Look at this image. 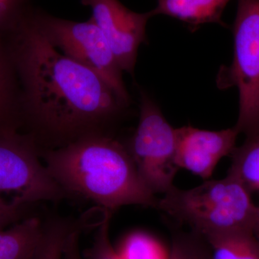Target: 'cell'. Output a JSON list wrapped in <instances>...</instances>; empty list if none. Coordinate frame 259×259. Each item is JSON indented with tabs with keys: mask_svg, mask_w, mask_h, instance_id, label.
I'll return each instance as SVG.
<instances>
[{
	"mask_svg": "<svg viewBox=\"0 0 259 259\" xmlns=\"http://www.w3.org/2000/svg\"><path fill=\"white\" fill-rule=\"evenodd\" d=\"M6 47L0 41V135L18 131L23 122L21 88Z\"/></svg>",
	"mask_w": 259,
	"mask_h": 259,
	"instance_id": "cell-11",
	"label": "cell"
},
{
	"mask_svg": "<svg viewBox=\"0 0 259 259\" xmlns=\"http://www.w3.org/2000/svg\"><path fill=\"white\" fill-rule=\"evenodd\" d=\"M81 3L91 9V20L106 37L121 69L133 74L140 46L147 40L146 25L153 17L151 12L136 13L119 0H81Z\"/></svg>",
	"mask_w": 259,
	"mask_h": 259,
	"instance_id": "cell-8",
	"label": "cell"
},
{
	"mask_svg": "<svg viewBox=\"0 0 259 259\" xmlns=\"http://www.w3.org/2000/svg\"><path fill=\"white\" fill-rule=\"evenodd\" d=\"M40 156L68 196L84 197L110 212L129 204L157 208L158 199L140 176L126 145L106 134L41 150Z\"/></svg>",
	"mask_w": 259,
	"mask_h": 259,
	"instance_id": "cell-2",
	"label": "cell"
},
{
	"mask_svg": "<svg viewBox=\"0 0 259 259\" xmlns=\"http://www.w3.org/2000/svg\"><path fill=\"white\" fill-rule=\"evenodd\" d=\"M5 3H20V2H28V0H0Z\"/></svg>",
	"mask_w": 259,
	"mask_h": 259,
	"instance_id": "cell-22",
	"label": "cell"
},
{
	"mask_svg": "<svg viewBox=\"0 0 259 259\" xmlns=\"http://www.w3.org/2000/svg\"><path fill=\"white\" fill-rule=\"evenodd\" d=\"M32 16L54 47L101 76L128 105L130 96L122 79V70L106 37L91 19L87 22L70 21L33 11Z\"/></svg>",
	"mask_w": 259,
	"mask_h": 259,
	"instance_id": "cell-7",
	"label": "cell"
},
{
	"mask_svg": "<svg viewBox=\"0 0 259 259\" xmlns=\"http://www.w3.org/2000/svg\"><path fill=\"white\" fill-rule=\"evenodd\" d=\"M231 0H157V6L151 10L153 16L163 15L185 23L194 32L202 25L217 23L223 27L225 8Z\"/></svg>",
	"mask_w": 259,
	"mask_h": 259,
	"instance_id": "cell-10",
	"label": "cell"
},
{
	"mask_svg": "<svg viewBox=\"0 0 259 259\" xmlns=\"http://www.w3.org/2000/svg\"><path fill=\"white\" fill-rule=\"evenodd\" d=\"M5 33L21 85L23 122H28L39 147L54 149L104 134L127 106L101 76L59 52L28 8Z\"/></svg>",
	"mask_w": 259,
	"mask_h": 259,
	"instance_id": "cell-1",
	"label": "cell"
},
{
	"mask_svg": "<svg viewBox=\"0 0 259 259\" xmlns=\"http://www.w3.org/2000/svg\"><path fill=\"white\" fill-rule=\"evenodd\" d=\"M68 220L53 218L44 224V235L36 259H61L70 233L81 228Z\"/></svg>",
	"mask_w": 259,
	"mask_h": 259,
	"instance_id": "cell-15",
	"label": "cell"
},
{
	"mask_svg": "<svg viewBox=\"0 0 259 259\" xmlns=\"http://www.w3.org/2000/svg\"><path fill=\"white\" fill-rule=\"evenodd\" d=\"M233 59L220 68V90L236 87L239 113L235 127L250 136L259 131V0H238L233 28Z\"/></svg>",
	"mask_w": 259,
	"mask_h": 259,
	"instance_id": "cell-4",
	"label": "cell"
},
{
	"mask_svg": "<svg viewBox=\"0 0 259 259\" xmlns=\"http://www.w3.org/2000/svg\"><path fill=\"white\" fill-rule=\"evenodd\" d=\"M158 199L157 208L205 237L229 232H255L258 207L241 181L230 174L190 190L174 187Z\"/></svg>",
	"mask_w": 259,
	"mask_h": 259,
	"instance_id": "cell-3",
	"label": "cell"
},
{
	"mask_svg": "<svg viewBox=\"0 0 259 259\" xmlns=\"http://www.w3.org/2000/svg\"><path fill=\"white\" fill-rule=\"evenodd\" d=\"M66 259H81V255L79 252L76 251V250H72L70 251L69 253H66Z\"/></svg>",
	"mask_w": 259,
	"mask_h": 259,
	"instance_id": "cell-21",
	"label": "cell"
},
{
	"mask_svg": "<svg viewBox=\"0 0 259 259\" xmlns=\"http://www.w3.org/2000/svg\"><path fill=\"white\" fill-rule=\"evenodd\" d=\"M239 133L236 127L207 131L184 126L176 129V163L204 181L209 180L218 162L231 155Z\"/></svg>",
	"mask_w": 259,
	"mask_h": 259,
	"instance_id": "cell-9",
	"label": "cell"
},
{
	"mask_svg": "<svg viewBox=\"0 0 259 259\" xmlns=\"http://www.w3.org/2000/svg\"><path fill=\"white\" fill-rule=\"evenodd\" d=\"M204 238L212 259H259V240L254 232L233 231Z\"/></svg>",
	"mask_w": 259,
	"mask_h": 259,
	"instance_id": "cell-14",
	"label": "cell"
},
{
	"mask_svg": "<svg viewBox=\"0 0 259 259\" xmlns=\"http://www.w3.org/2000/svg\"><path fill=\"white\" fill-rule=\"evenodd\" d=\"M167 259H212V253L208 243L199 233L177 232Z\"/></svg>",
	"mask_w": 259,
	"mask_h": 259,
	"instance_id": "cell-17",
	"label": "cell"
},
{
	"mask_svg": "<svg viewBox=\"0 0 259 259\" xmlns=\"http://www.w3.org/2000/svg\"><path fill=\"white\" fill-rule=\"evenodd\" d=\"M44 225L35 218L0 231V259H36Z\"/></svg>",
	"mask_w": 259,
	"mask_h": 259,
	"instance_id": "cell-12",
	"label": "cell"
},
{
	"mask_svg": "<svg viewBox=\"0 0 259 259\" xmlns=\"http://www.w3.org/2000/svg\"><path fill=\"white\" fill-rule=\"evenodd\" d=\"M112 212L105 209V217L98 226L93 245L83 252L87 259H120L110 239Z\"/></svg>",
	"mask_w": 259,
	"mask_h": 259,
	"instance_id": "cell-18",
	"label": "cell"
},
{
	"mask_svg": "<svg viewBox=\"0 0 259 259\" xmlns=\"http://www.w3.org/2000/svg\"><path fill=\"white\" fill-rule=\"evenodd\" d=\"M28 204L0 199V231L18 221Z\"/></svg>",
	"mask_w": 259,
	"mask_h": 259,
	"instance_id": "cell-20",
	"label": "cell"
},
{
	"mask_svg": "<svg viewBox=\"0 0 259 259\" xmlns=\"http://www.w3.org/2000/svg\"><path fill=\"white\" fill-rule=\"evenodd\" d=\"M176 129L147 94L141 93L140 118L127 148L140 176L153 194L173 188L180 168L176 163Z\"/></svg>",
	"mask_w": 259,
	"mask_h": 259,
	"instance_id": "cell-6",
	"label": "cell"
},
{
	"mask_svg": "<svg viewBox=\"0 0 259 259\" xmlns=\"http://www.w3.org/2000/svg\"><path fill=\"white\" fill-rule=\"evenodd\" d=\"M117 252L120 259H163L161 245L153 237L142 231L127 235Z\"/></svg>",
	"mask_w": 259,
	"mask_h": 259,
	"instance_id": "cell-16",
	"label": "cell"
},
{
	"mask_svg": "<svg viewBox=\"0 0 259 259\" xmlns=\"http://www.w3.org/2000/svg\"><path fill=\"white\" fill-rule=\"evenodd\" d=\"M232 163L228 174L236 177L250 193L259 191V131L247 136L241 146L231 153ZM258 221L255 234L259 240Z\"/></svg>",
	"mask_w": 259,
	"mask_h": 259,
	"instance_id": "cell-13",
	"label": "cell"
},
{
	"mask_svg": "<svg viewBox=\"0 0 259 259\" xmlns=\"http://www.w3.org/2000/svg\"><path fill=\"white\" fill-rule=\"evenodd\" d=\"M40 151L30 134L0 135V199L29 205L68 196L40 161Z\"/></svg>",
	"mask_w": 259,
	"mask_h": 259,
	"instance_id": "cell-5",
	"label": "cell"
},
{
	"mask_svg": "<svg viewBox=\"0 0 259 259\" xmlns=\"http://www.w3.org/2000/svg\"><path fill=\"white\" fill-rule=\"evenodd\" d=\"M27 2L5 3L0 1V32L10 30L26 10Z\"/></svg>",
	"mask_w": 259,
	"mask_h": 259,
	"instance_id": "cell-19",
	"label": "cell"
}]
</instances>
